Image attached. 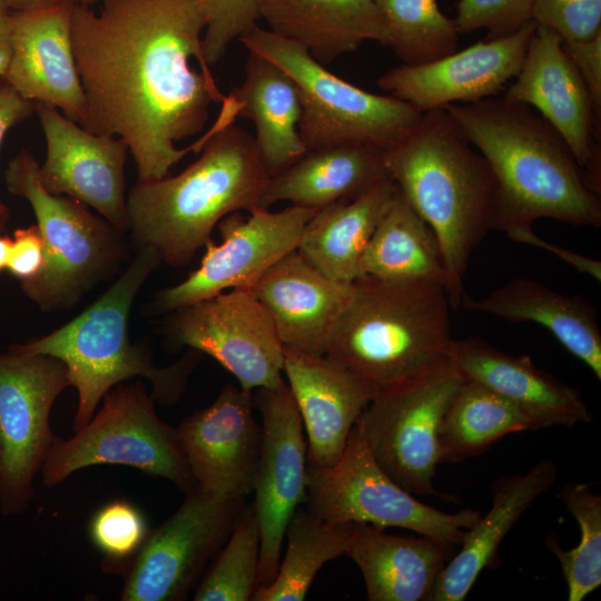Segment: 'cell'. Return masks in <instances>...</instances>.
<instances>
[{
  "mask_svg": "<svg viewBox=\"0 0 601 601\" xmlns=\"http://www.w3.org/2000/svg\"><path fill=\"white\" fill-rule=\"evenodd\" d=\"M43 263V242L37 224L18 228L11 238L8 272L22 283L33 279L41 272Z\"/></svg>",
  "mask_w": 601,
  "mask_h": 601,
  "instance_id": "42",
  "label": "cell"
},
{
  "mask_svg": "<svg viewBox=\"0 0 601 601\" xmlns=\"http://www.w3.org/2000/svg\"><path fill=\"white\" fill-rule=\"evenodd\" d=\"M98 11L73 6L71 40L87 100L86 130L122 138L136 162L137 181L168 176L188 152H200L235 122L233 104L220 106L199 134L211 104L227 96L203 51L207 14L201 0H99Z\"/></svg>",
  "mask_w": 601,
  "mask_h": 601,
  "instance_id": "1",
  "label": "cell"
},
{
  "mask_svg": "<svg viewBox=\"0 0 601 601\" xmlns=\"http://www.w3.org/2000/svg\"><path fill=\"white\" fill-rule=\"evenodd\" d=\"M70 386L65 364L49 355L0 353V511L18 515L35 497V479L56 437L50 413Z\"/></svg>",
  "mask_w": 601,
  "mask_h": 601,
  "instance_id": "12",
  "label": "cell"
},
{
  "mask_svg": "<svg viewBox=\"0 0 601 601\" xmlns=\"http://www.w3.org/2000/svg\"><path fill=\"white\" fill-rule=\"evenodd\" d=\"M536 26L531 20L511 36L480 40L428 62L403 63L383 73L377 86L422 114L496 97L519 73Z\"/></svg>",
  "mask_w": 601,
  "mask_h": 601,
  "instance_id": "20",
  "label": "cell"
},
{
  "mask_svg": "<svg viewBox=\"0 0 601 601\" xmlns=\"http://www.w3.org/2000/svg\"><path fill=\"white\" fill-rule=\"evenodd\" d=\"M351 290L352 283L326 276L295 249L265 273L253 293L283 346L324 356Z\"/></svg>",
  "mask_w": 601,
  "mask_h": 601,
  "instance_id": "23",
  "label": "cell"
},
{
  "mask_svg": "<svg viewBox=\"0 0 601 601\" xmlns=\"http://www.w3.org/2000/svg\"><path fill=\"white\" fill-rule=\"evenodd\" d=\"M503 97L535 109L562 136L593 189L601 193V118L556 31L538 23Z\"/></svg>",
  "mask_w": 601,
  "mask_h": 601,
  "instance_id": "17",
  "label": "cell"
},
{
  "mask_svg": "<svg viewBox=\"0 0 601 601\" xmlns=\"http://www.w3.org/2000/svg\"><path fill=\"white\" fill-rule=\"evenodd\" d=\"M150 528L139 508L127 500H114L92 515L88 532L104 555L106 572L122 574L144 544Z\"/></svg>",
  "mask_w": 601,
  "mask_h": 601,
  "instance_id": "38",
  "label": "cell"
},
{
  "mask_svg": "<svg viewBox=\"0 0 601 601\" xmlns=\"http://www.w3.org/2000/svg\"><path fill=\"white\" fill-rule=\"evenodd\" d=\"M47 154L39 165L43 188L97 210L115 228L129 230L125 195L127 142L90 132L51 106L36 104Z\"/></svg>",
  "mask_w": 601,
  "mask_h": 601,
  "instance_id": "18",
  "label": "cell"
},
{
  "mask_svg": "<svg viewBox=\"0 0 601 601\" xmlns=\"http://www.w3.org/2000/svg\"><path fill=\"white\" fill-rule=\"evenodd\" d=\"M154 402L141 381L114 386L83 427L69 439L55 437L40 470L43 484L59 485L83 467L118 464L166 479L184 493L197 487L177 428L159 418Z\"/></svg>",
  "mask_w": 601,
  "mask_h": 601,
  "instance_id": "9",
  "label": "cell"
},
{
  "mask_svg": "<svg viewBox=\"0 0 601 601\" xmlns=\"http://www.w3.org/2000/svg\"><path fill=\"white\" fill-rule=\"evenodd\" d=\"M260 533L253 502L244 505L195 601H249L257 588Z\"/></svg>",
  "mask_w": 601,
  "mask_h": 601,
  "instance_id": "37",
  "label": "cell"
},
{
  "mask_svg": "<svg viewBox=\"0 0 601 601\" xmlns=\"http://www.w3.org/2000/svg\"><path fill=\"white\" fill-rule=\"evenodd\" d=\"M348 523H327L298 506L288 521L287 550L275 580L254 601H303L322 566L346 553Z\"/></svg>",
  "mask_w": 601,
  "mask_h": 601,
  "instance_id": "34",
  "label": "cell"
},
{
  "mask_svg": "<svg viewBox=\"0 0 601 601\" xmlns=\"http://www.w3.org/2000/svg\"><path fill=\"white\" fill-rule=\"evenodd\" d=\"M388 45L404 65L428 62L457 50L459 31L436 0H374Z\"/></svg>",
  "mask_w": 601,
  "mask_h": 601,
  "instance_id": "35",
  "label": "cell"
},
{
  "mask_svg": "<svg viewBox=\"0 0 601 601\" xmlns=\"http://www.w3.org/2000/svg\"><path fill=\"white\" fill-rule=\"evenodd\" d=\"M316 210L292 205L279 211L257 208L218 223L221 242L209 239L200 265L179 284L157 293L156 312H173L230 289L252 290L265 273L297 249Z\"/></svg>",
  "mask_w": 601,
  "mask_h": 601,
  "instance_id": "15",
  "label": "cell"
},
{
  "mask_svg": "<svg viewBox=\"0 0 601 601\" xmlns=\"http://www.w3.org/2000/svg\"><path fill=\"white\" fill-rule=\"evenodd\" d=\"M562 46L582 77L601 118V36L588 41L562 39Z\"/></svg>",
  "mask_w": 601,
  "mask_h": 601,
  "instance_id": "43",
  "label": "cell"
},
{
  "mask_svg": "<svg viewBox=\"0 0 601 601\" xmlns=\"http://www.w3.org/2000/svg\"><path fill=\"white\" fill-rule=\"evenodd\" d=\"M253 401L262 417V447L253 487L260 533L257 588H266L278 571L288 521L306 502L307 443L286 383L257 388Z\"/></svg>",
  "mask_w": 601,
  "mask_h": 601,
  "instance_id": "16",
  "label": "cell"
},
{
  "mask_svg": "<svg viewBox=\"0 0 601 601\" xmlns=\"http://www.w3.org/2000/svg\"><path fill=\"white\" fill-rule=\"evenodd\" d=\"M150 529L122 572V601L185 600L209 559L229 536L244 499H218L198 487Z\"/></svg>",
  "mask_w": 601,
  "mask_h": 601,
  "instance_id": "13",
  "label": "cell"
},
{
  "mask_svg": "<svg viewBox=\"0 0 601 601\" xmlns=\"http://www.w3.org/2000/svg\"><path fill=\"white\" fill-rule=\"evenodd\" d=\"M578 522L580 542L564 550L551 536L546 541L558 559L569 601H582L601 584V496L587 483H565L558 494Z\"/></svg>",
  "mask_w": 601,
  "mask_h": 601,
  "instance_id": "36",
  "label": "cell"
},
{
  "mask_svg": "<svg viewBox=\"0 0 601 601\" xmlns=\"http://www.w3.org/2000/svg\"><path fill=\"white\" fill-rule=\"evenodd\" d=\"M445 109L491 167L499 186V228L551 218L601 226L593 189L562 136L530 106L502 97Z\"/></svg>",
  "mask_w": 601,
  "mask_h": 601,
  "instance_id": "2",
  "label": "cell"
},
{
  "mask_svg": "<svg viewBox=\"0 0 601 601\" xmlns=\"http://www.w3.org/2000/svg\"><path fill=\"white\" fill-rule=\"evenodd\" d=\"M534 0H460L454 19L459 33L484 28L486 39L511 36L532 19Z\"/></svg>",
  "mask_w": 601,
  "mask_h": 601,
  "instance_id": "40",
  "label": "cell"
},
{
  "mask_svg": "<svg viewBox=\"0 0 601 601\" xmlns=\"http://www.w3.org/2000/svg\"><path fill=\"white\" fill-rule=\"evenodd\" d=\"M4 181L10 194L32 207L43 242V267L33 279L21 283L23 293L41 311L70 309L124 262L122 233L85 204L48 193L39 164L28 150L9 161Z\"/></svg>",
  "mask_w": 601,
  "mask_h": 601,
  "instance_id": "7",
  "label": "cell"
},
{
  "mask_svg": "<svg viewBox=\"0 0 601 601\" xmlns=\"http://www.w3.org/2000/svg\"><path fill=\"white\" fill-rule=\"evenodd\" d=\"M456 545L348 523L346 555L359 568L370 601H426Z\"/></svg>",
  "mask_w": 601,
  "mask_h": 601,
  "instance_id": "25",
  "label": "cell"
},
{
  "mask_svg": "<svg viewBox=\"0 0 601 601\" xmlns=\"http://www.w3.org/2000/svg\"><path fill=\"white\" fill-rule=\"evenodd\" d=\"M36 112V104L22 98L4 78H0V146L10 128ZM9 208L0 200V234L6 230Z\"/></svg>",
  "mask_w": 601,
  "mask_h": 601,
  "instance_id": "44",
  "label": "cell"
},
{
  "mask_svg": "<svg viewBox=\"0 0 601 601\" xmlns=\"http://www.w3.org/2000/svg\"><path fill=\"white\" fill-rule=\"evenodd\" d=\"M305 503L327 523L403 528L453 545H461L466 530L480 518L473 509L445 513L415 499L377 464L356 424L335 464L307 465Z\"/></svg>",
  "mask_w": 601,
  "mask_h": 601,
  "instance_id": "10",
  "label": "cell"
},
{
  "mask_svg": "<svg viewBox=\"0 0 601 601\" xmlns=\"http://www.w3.org/2000/svg\"><path fill=\"white\" fill-rule=\"evenodd\" d=\"M268 180L254 137L231 124L178 175L135 184L127 197L129 231L161 262L186 266L224 217L260 208Z\"/></svg>",
  "mask_w": 601,
  "mask_h": 601,
  "instance_id": "4",
  "label": "cell"
},
{
  "mask_svg": "<svg viewBox=\"0 0 601 601\" xmlns=\"http://www.w3.org/2000/svg\"><path fill=\"white\" fill-rule=\"evenodd\" d=\"M73 6L10 11L12 55L4 79L24 99L83 122L87 100L72 40Z\"/></svg>",
  "mask_w": 601,
  "mask_h": 601,
  "instance_id": "21",
  "label": "cell"
},
{
  "mask_svg": "<svg viewBox=\"0 0 601 601\" xmlns=\"http://www.w3.org/2000/svg\"><path fill=\"white\" fill-rule=\"evenodd\" d=\"M160 263L155 249L139 247L120 277L78 316L42 337L9 347L65 364L78 393L73 432L88 423L109 390L137 376L150 382L151 396L161 405L175 404L185 392L201 353L189 348L177 362L156 366L148 349L131 343L128 334L134 300Z\"/></svg>",
  "mask_w": 601,
  "mask_h": 601,
  "instance_id": "6",
  "label": "cell"
},
{
  "mask_svg": "<svg viewBox=\"0 0 601 601\" xmlns=\"http://www.w3.org/2000/svg\"><path fill=\"white\" fill-rule=\"evenodd\" d=\"M558 471V465L545 459L525 473L495 480L491 509L466 530L461 550L445 564L426 601H463L481 572L494 562L504 536L555 482Z\"/></svg>",
  "mask_w": 601,
  "mask_h": 601,
  "instance_id": "26",
  "label": "cell"
},
{
  "mask_svg": "<svg viewBox=\"0 0 601 601\" xmlns=\"http://www.w3.org/2000/svg\"><path fill=\"white\" fill-rule=\"evenodd\" d=\"M505 234L514 242L532 245L553 253L579 273L589 275L598 282L601 280V263L599 260L544 240L532 230V226L511 227L505 230Z\"/></svg>",
  "mask_w": 601,
  "mask_h": 601,
  "instance_id": "45",
  "label": "cell"
},
{
  "mask_svg": "<svg viewBox=\"0 0 601 601\" xmlns=\"http://www.w3.org/2000/svg\"><path fill=\"white\" fill-rule=\"evenodd\" d=\"M10 11L38 10L61 6H78L97 2L99 0H2Z\"/></svg>",
  "mask_w": 601,
  "mask_h": 601,
  "instance_id": "47",
  "label": "cell"
},
{
  "mask_svg": "<svg viewBox=\"0 0 601 601\" xmlns=\"http://www.w3.org/2000/svg\"><path fill=\"white\" fill-rule=\"evenodd\" d=\"M528 430L538 426L525 412L486 386L463 377L442 416L441 462L474 457L503 436Z\"/></svg>",
  "mask_w": 601,
  "mask_h": 601,
  "instance_id": "33",
  "label": "cell"
},
{
  "mask_svg": "<svg viewBox=\"0 0 601 601\" xmlns=\"http://www.w3.org/2000/svg\"><path fill=\"white\" fill-rule=\"evenodd\" d=\"M385 157L396 187L439 242L450 305L457 309L473 250L499 228L495 176L445 109L424 112L405 137L385 149Z\"/></svg>",
  "mask_w": 601,
  "mask_h": 601,
  "instance_id": "3",
  "label": "cell"
},
{
  "mask_svg": "<svg viewBox=\"0 0 601 601\" xmlns=\"http://www.w3.org/2000/svg\"><path fill=\"white\" fill-rule=\"evenodd\" d=\"M463 380L450 364L403 385L377 392L356 422L383 471L413 495H437L439 430Z\"/></svg>",
  "mask_w": 601,
  "mask_h": 601,
  "instance_id": "11",
  "label": "cell"
},
{
  "mask_svg": "<svg viewBox=\"0 0 601 601\" xmlns=\"http://www.w3.org/2000/svg\"><path fill=\"white\" fill-rule=\"evenodd\" d=\"M252 392L226 384L207 407L177 428L197 487L218 499H245L253 492L262 447V425Z\"/></svg>",
  "mask_w": 601,
  "mask_h": 601,
  "instance_id": "19",
  "label": "cell"
},
{
  "mask_svg": "<svg viewBox=\"0 0 601 601\" xmlns=\"http://www.w3.org/2000/svg\"><path fill=\"white\" fill-rule=\"evenodd\" d=\"M12 55L10 10L0 0V78H4Z\"/></svg>",
  "mask_w": 601,
  "mask_h": 601,
  "instance_id": "46",
  "label": "cell"
},
{
  "mask_svg": "<svg viewBox=\"0 0 601 601\" xmlns=\"http://www.w3.org/2000/svg\"><path fill=\"white\" fill-rule=\"evenodd\" d=\"M461 306L509 322H533L545 327L601 380V332L597 311L581 295L568 296L539 282L515 278L479 299L465 294Z\"/></svg>",
  "mask_w": 601,
  "mask_h": 601,
  "instance_id": "28",
  "label": "cell"
},
{
  "mask_svg": "<svg viewBox=\"0 0 601 601\" xmlns=\"http://www.w3.org/2000/svg\"><path fill=\"white\" fill-rule=\"evenodd\" d=\"M451 359L460 374L503 396L539 428L591 421L581 393L538 368L529 355L501 352L481 338L454 339Z\"/></svg>",
  "mask_w": 601,
  "mask_h": 601,
  "instance_id": "24",
  "label": "cell"
},
{
  "mask_svg": "<svg viewBox=\"0 0 601 601\" xmlns=\"http://www.w3.org/2000/svg\"><path fill=\"white\" fill-rule=\"evenodd\" d=\"M167 335L174 345L215 358L245 391L285 384L284 346L252 290L230 289L173 311Z\"/></svg>",
  "mask_w": 601,
  "mask_h": 601,
  "instance_id": "14",
  "label": "cell"
},
{
  "mask_svg": "<svg viewBox=\"0 0 601 601\" xmlns=\"http://www.w3.org/2000/svg\"><path fill=\"white\" fill-rule=\"evenodd\" d=\"M450 308L440 283L359 277L326 355L376 393L403 385L452 362Z\"/></svg>",
  "mask_w": 601,
  "mask_h": 601,
  "instance_id": "5",
  "label": "cell"
},
{
  "mask_svg": "<svg viewBox=\"0 0 601 601\" xmlns=\"http://www.w3.org/2000/svg\"><path fill=\"white\" fill-rule=\"evenodd\" d=\"M11 238L7 235L0 234V272L7 268Z\"/></svg>",
  "mask_w": 601,
  "mask_h": 601,
  "instance_id": "48",
  "label": "cell"
},
{
  "mask_svg": "<svg viewBox=\"0 0 601 601\" xmlns=\"http://www.w3.org/2000/svg\"><path fill=\"white\" fill-rule=\"evenodd\" d=\"M258 11L272 32L300 43L324 66L364 41L388 45L374 0H258Z\"/></svg>",
  "mask_w": 601,
  "mask_h": 601,
  "instance_id": "29",
  "label": "cell"
},
{
  "mask_svg": "<svg viewBox=\"0 0 601 601\" xmlns=\"http://www.w3.org/2000/svg\"><path fill=\"white\" fill-rule=\"evenodd\" d=\"M283 374L306 432L307 465L335 464L375 388L327 355H308L286 346Z\"/></svg>",
  "mask_w": 601,
  "mask_h": 601,
  "instance_id": "22",
  "label": "cell"
},
{
  "mask_svg": "<svg viewBox=\"0 0 601 601\" xmlns=\"http://www.w3.org/2000/svg\"><path fill=\"white\" fill-rule=\"evenodd\" d=\"M207 14L203 51L209 66L217 63L234 40L257 26L258 0H201Z\"/></svg>",
  "mask_w": 601,
  "mask_h": 601,
  "instance_id": "39",
  "label": "cell"
},
{
  "mask_svg": "<svg viewBox=\"0 0 601 601\" xmlns=\"http://www.w3.org/2000/svg\"><path fill=\"white\" fill-rule=\"evenodd\" d=\"M359 277L388 282L431 280L446 289L439 242L397 187L361 257Z\"/></svg>",
  "mask_w": 601,
  "mask_h": 601,
  "instance_id": "32",
  "label": "cell"
},
{
  "mask_svg": "<svg viewBox=\"0 0 601 601\" xmlns=\"http://www.w3.org/2000/svg\"><path fill=\"white\" fill-rule=\"evenodd\" d=\"M238 40L248 51L276 63L296 82L302 104L298 130L306 150L349 142L387 149L422 118L423 114L411 104L347 82L300 43L258 24Z\"/></svg>",
  "mask_w": 601,
  "mask_h": 601,
  "instance_id": "8",
  "label": "cell"
},
{
  "mask_svg": "<svg viewBox=\"0 0 601 601\" xmlns=\"http://www.w3.org/2000/svg\"><path fill=\"white\" fill-rule=\"evenodd\" d=\"M230 95L240 105L238 117L249 119L255 127V145L269 178L304 155L298 130L299 91L285 70L248 51L245 77Z\"/></svg>",
  "mask_w": 601,
  "mask_h": 601,
  "instance_id": "30",
  "label": "cell"
},
{
  "mask_svg": "<svg viewBox=\"0 0 601 601\" xmlns=\"http://www.w3.org/2000/svg\"><path fill=\"white\" fill-rule=\"evenodd\" d=\"M396 190L391 177L367 191L317 210L306 224L298 253L326 276L353 283L361 257Z\"/></svg>",
  "mask_w": 601,
  "mask_h": 601,
  "instance_id": "31",
  "label": "cell"
},
{
  "mask_svg": "<svg viewBox=\"0 0 601 601\" xmlns=\"http://www.w3.org/2000/svg\"><path fill=\"white\" fill-rule=\"evenodd\" d=\"M388 177L385 149L374 145L349 142L306 150L269 178L260 208L290 201L317 211L356 198Z\"/></svg>",
  "mask_w": 601,
  "mask_h": 601,
  "instance_id": "27",
  "label": "cell"
},
{
  "mask_svg": "<svg viewBox=\"0 0 601 601\" xmlns=\"http://www.w3.org/2000/svg\"><path fill=\"white\" fill-rule=\"evenodd\" d=\"M532 19L563 40H592L601 36V0H534Z\"/></svg>",
  "mask_w": 601,
  "mask_h": 601,
  "instance_id": "41",
  "label": "cell"
}]
</instances>
